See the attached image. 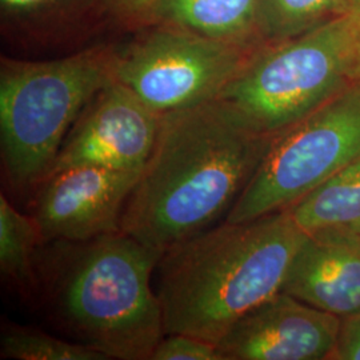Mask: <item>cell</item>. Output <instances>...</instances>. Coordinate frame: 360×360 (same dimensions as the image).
Segmentation results:
<instances>
[{"label": "cell", "instance_id": "1", "mask_svg": "<svg viewBox=\"0 0 360 360\" xmlns=\"http://www.w3.org/2000/svg\"><path fill=\"white\" fill-rule=\"evenodd\" d=\"M272 136L254 131L220 99L162 114L120 230L160 255L203 231L227 217Z\"/></svg>", "mask_w": 360, "mask_h": 360}, {"label": "cell", "instance_id": "2", "mask_svg": "<svg viewBox=\"0 0 360 360\" xmlns=\"http://www.w3.org/2000/svg\"><path fill=\"white\" fill-rule=\"evenodd\" d=\"M307 239L287 210L198 232L159 259L165 333L218 346L235 323L282 291Z\"/></svg>", "mask_w": 360, "mask_h": 360}, {"label": "cell", "instance_id": "3", "mask_svg": "<svg viewBox=\"0 0 360 360\" xmlns=\"http://www.w3.org/2000/svg\"><path fill=\"white\" fill-rule=\"evenodd\" d=\"M160 257L123 231L84 242L58 278L60 318L108 359L151 360L166 335L151 287Z\"/></svg>", "mask_w": 360, "mask_h": 360}, {"label": "cell", "instance_id": "4", "mask_svg": "<svg viewBox=\"0 0 360 360\" xmlns=\"http://www.w3.org/2000/svg\"><path fill=\"white\" fill-rule=\"evenodd\" d=\"M116 52L92 49L46 62L1 59V160L13 187L40 184L77 116L115 79Z\"/></svg>", "mask_w": 360, "mask_h": 360}, {"label": "cell", "instance_id": "5", "mask_svg": "<svg viewBox=\"0 0 360 360\" xmlns=\"http://www.w3.org/2000/svg\"><path fill=\"white\" fill-rule=\"evenodd\" d=\"M355 30L347 11L252 52L219 96L259 134L276 135L354 79Z\"/></svg>", "mask_w": 360, "mask_h": 360}, {"label": "cell", "instance_id": "6", "mask_svg": "<svg viewBox=\"0 0 360 360\" xmlns=\"http://www.w3.org/2000/svg\"><path fill=\"white\" fill-rule=\"evenodd\" d=\"M358 159L360 80L272 136L226 221L240 223L287 210Z\"/></svg>", "mask_w": 360, "mask_h": 360}, {"label": "cell", "instance_id": "7", "mask_svg": "<svg viewBox=\"0 0 360 360\" xmlns=\"http://www.w3.org/2000/svg\"><path fill=\"white\" fill-rule=\"evenodd\" d=\"M255 50L158 25L116 53L115 79L166 114L217 101Z\"/></svg>", "mask_w": 360, "mask_h": 360}, {"label": "cell", "instance_id": "8", "mask_svg": "<svg viewBox=\"0 0 360 360\" xmlns=\"http://www.w3.org/2000/svg\"><path fill=\"white\" fill-rule=\"evenodd\" d=\"M162 114L114 80L87 104L65 136L53 172L90 166L142 172L153 154Z\"/></svg>", "mask_w": 360, "mask_h": 360}, {"label": "cell", "instance_id": "9", "mask_svg": "<svg viewBox=\"0 0 360 360\" xmlns=\"http://www.w3.org/2000/svg\"><path fill=\"white\" fill-rule=\"evenodd\" d=\"M142 172L79 166L43 180L34 220L43 240L84 243L122 231V217Z\"/></svg>", "mask_w": 360, "mask_h": 360}, {"label": "cell", "instance_id": "10", "mask_svg": "<svg viewBox=\"0 0 360 360\" xmlns=\"http://www.w3.org/2000/svg\"><path fill=\"white\" fill-rule=\"evenodd\" d=\"M342 319L283 291L248 311L218 343L221 360H330Z\"/></svg>", "mask_w": 360, "mask_h": 360}, {"label": "cell", "instance_id": "11", "mask_svg": "<svg viewBox=\"0 0 360 360\" xmlns=\"http://www.w3.org/2000/svg\"><path fill=\"white\" fill-rule=\"evenodd\" d=\"M282 291L340 319L360 312V236H307Z\"/></svg>", "mask_w": 360, "mask_h": 360}, {"label": "cell", "instance_id": "12", "mask_svg": "<svg viewBox=\"0 0 360 360\" xmlns=\"http://www.w3.org/2000/svg\"><path fill=\"white\" fill-rule=\"evenodd\" d=\"M287 211L307 236H360V159Z\"/></svg>", "mask_w": 360, "mask_h": 360}, {"label": "cell", "instance_id": "13", "mask_svg": "<svg viewBox=\"0 0 360 360\" xmlns=\"http://www.w3.org/2000/svg\"><path fill=\"white\" fill-rule=\"evenodd\" d=\"M257 0H160L151 22L179 27L206 38L252 46Z\"/></svg>", "mask_w": 360, "mask_h": 360}, {"label": "cell", "instance_id": "14", "mask_svg": "<svg viewBox=\"0 0 360 360\" xmlns=\"http://www.w3.org/2000/svg\"><path fill=\"white\" fill-rule=\"evenodd\" d=\"M348 0H257V32L270 44L345 13Z\"/></svg>", "mask_w": 360, "mask_h": 360}, {"label": "cell", "instance_id": "15", "mask_svg": "<svg viewBox=\"0 0 360 360\" xmlns=\"http://www.w3.org/2000/svg\"><path fill=\"white\" fill-rule=\"evenodd\" d=\"M34 218L19 212L10 200L0 196V270L20 290L35 284V251L40 240Z\"/></svg>", "mask_w": 360, "mask_h": 360}, {"label": "cell", "instance_id": "16", "mask_svg": "<svg viewBox=\"0 0 360 360\" xmlns=\"http://www.w3.org/2000/svg\"><path fill=\"white\" fill-rule=\"evenodd\" d=\"M0 355L16 360H107L84 343H72L40 330L7 324L1 331Z\"/></svg>", "mask_w": 360, "mask_h": 360}, {"label": "cell", "instance_id": "17", "mask_svg": "<svg viewBox=\"0 0 360 360\" xmlns=\"http://www.w3.org/2000/svg\"><path fill=\"white\" fill-rule=\"evenodd\" d=\"M151 360H221L218 346L191 335L167 334L155 348Z\"/></svg>", "mask_w": 360, "mask_h": 360}, {"label": "cell", "instance_id": "18", "mask_svg": "<svg viewBox=\"0 0 360 360\" xmlns=\"http://www.w3.org/2000/svg\"><path fill=\"white\" fill-rule=\"evenodd\" d=\"M115 18L132 25H150L160 0H103Z\"/></svg>", "mask_w": 360, "mask_h": 360}, {"label": "cell", "instance_id": "19", "mask_svg": "<svg viewBox=\"0 0 360 360\" xmlns=\"http://www.w3.org/2000/svg\"><path fill=\"white\" fill-rule=\"evenodd\" d=\"M330 360H360V312L342 319L338 342Z\"/></svg>", "mask_w": 360, "mask_h": 360}, {"label": "cell", "instance_id": "20", "mask_svg": "<svg viewBox=\"0 0 360 360\" xmlns=\"http://www.w3.org/2000/svg\"><path fill=\"white\" fill-rule=\"evenodd\" d=\"M59 0H0L3 11L13 15H31L47 10Z\"/></svg>", "mask_w": 360, "mask_h": 360}, {"label": "cell", "instance_id": "21", "mask_svg": "<svg viewBox=\"0 0 360 360\" xmlns=\"http://www.w3.org/2000/svg\"><path fill=\"white\" fill-rule=\"evenodd\" d=\"M346 11L352 19V25L355 30V68H354V79L355 82L360 80V0H348Z\"/></svg>", "mask_w": 360, "mask_h": 360}]
</instances>
